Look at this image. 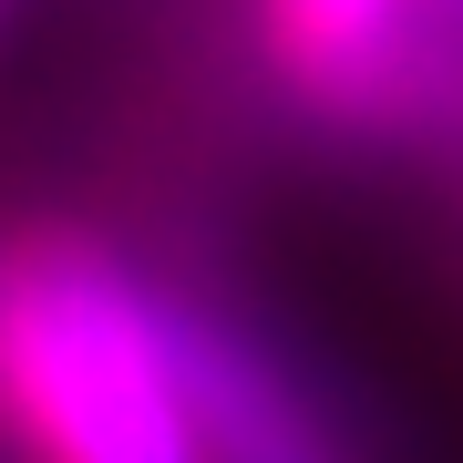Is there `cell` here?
<instances>
[{
    "label": "cell",
    "instance_id": "obj_2",
    "mask_svg": "<svg viewBox=\"0 0 463 463\" xmlns=\"http://www.w3.org/2000/svg\"><path fill=\"white\" fill-rule=\"evenodd\" d=\"M258 62L340 145H432L463 124V0H248Z\"/></svg>",
    "mask_w": 463,
    "mask_h": 463
},
{
    "label": "cell",
    "instance_id": "obj_3",
    "mask_svg": "<svg viewBox=\"0 0 463 463\" xmlns=\"http://www.w3.org/2000/svg\"><path fill=\"white\" fill-rule=\"evenodd\" d=\"M155 309H165V361L206 463H371L361 432L340 422L330 381L258 309H237L227 288H196V279H155Z\"/></svg>",
    "mask_w": 463,
    "mask_h": 463
},
{
    "label": "cell",
    "instance_id": "obj_1",
    "mask_svg": "<svg viewBox=\"0 0 463 463\" xmlns=\"http://www.w3.org/2000/svg\"><path fill=\"white\" fill-rule=\"evenodd\" d=\"M0 463H206L155 268L72 216L0 227Z\"/></svg>",
    "mask_w": 463,
    "mask_h": 463
},
{
    "label": "cell",
    "instance_id": "obj_4",
    "mask_svg": "<svg viewBox=\"0 0 463 463\" xmlns=\"http://www.w3.org/2000/svg\"><path fill=\"white\" fill-rule=\"evenodd\" d=\"M11 21H21V0H0V42H11Z\"/></svg>",
    "mask_w": 463,
    "mask_h": 463
}]
</instances>
